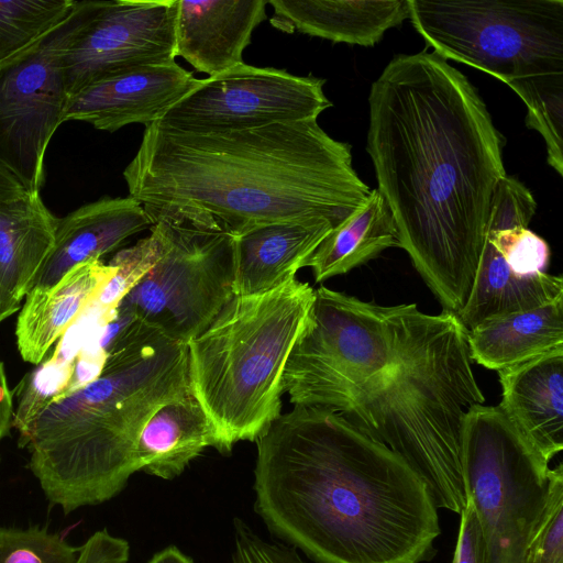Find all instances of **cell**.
Listing matches in <instances>:
<instances>
[{"instance_id": "3957f363", "label": "cell", "mask_w": 563, "mask_h": 563, "mask_svg": "<svg viewBox=\"0 0 563 563\" xmlns=\"http://www.w3.org/2000/svg\"><path fill=\"white\" fill-rule=\"evenodd\" d=\"M255 512L316 563H420L441 533L426 483L340 413L295 406L257 439Z\"/></svg>"}, {"instance_id": "f546056e", "label": "cell", "mask_w": 563, "mask_h": 563, "mask_svg": "<svg viewBox=\"0 0 563 563\" xmlns=\"http://www.w3.org/2000/svg\"><path fill=\"white\" fill-rule=\"evenodd\" d=\"M485 240L492 243L515 275L529 277L547 272L550 246L543 238L528 228L499 229L487 224Z\"/></svg>"}, {"instance_id": "277c9868", "label": "cell", "mask_w": 563, "mask_h": 563, "mask_svg": "<svg viewBox=\"0 0 563 563\" xmlns=\"http://www.w3.org/2000/svg\"><path fill=\"white\" fill-rule=\"evenodd\" d=\"M123 177L152 225L168 221L233 236L288 221L336 228L372 190L352 166L351 145L317 120L213 134L153 122Z\"/></svg>"}, {"instance_id": "ac0fdd59", "label": "cell", "mask_w": 563, "mask_h": 563, "mask_svg": "<svg viewBox=\"0 0 563 563\" xmlns=\"http://www.w3.org/2000/svg\"><path fill=\"white\" fill-rule=\"evenodd\" d=\"M334 228L325 220L288 221L234 236V296L265 292L294 279Z\"/></svg>"}, {"instance_id": "5b68a950", "label": "cell", "mask_w": 563, "mask_h": 563, "mask_svg": "<svg viewBox=\"0 0 563 563\" xmlns=\"http://www.w3.org/2000/svg\"><path fill=\"white\" fill-rule=\"evenodd\" d=\"M99 375L59 396L23 448L47 500L65 514L110 500L140 471L136 445L150 418L190 394L188 345L135 319L118 318Z\"/></svg>"}, {"instance_id": "e575fe53", "label": "cell", "mask_w": 563, "mask_h": 563, "mask_svg": "<svg viewBox=\"0 0 563 563\" xmlns=\"http://www.w3.org/2000/svg\"><path fill=\"white\" fill-rule=\"evenodd\" d=\"M13 400L8 386L5 372L0 361V441L10 433L13 427Z\"/></svg>"}, {"instance_id": "484cf974", "label": "cell", "mask_w": 563, "mask_h": 563, "mask_svg": "<svg viewBox=\"0 0 563 563\" xmlns=\"http://www.w3.org/2000/svg\"><path fill=\"white\" fill-rule=\"evenodd\" d=\"M527 107L526 125L545 141L548 163L563 175V73L534 76L508 85Z\"/></svg>"}, {"instance_id": "f1b7e54d", "label": "cell", "mask_w": 563, "mask_h": 563, "mask_svg": "<svg viewBox=\"0 0 563 563\" xmlns=\"http://www.w3.org/2000/svg\"><path fill=\"white\" fill-rule=\"evenodd\" d=\"M159 251L158 235L151 228L148 236L140 240L135 245L118 252L109 262L115 273L91 306H96L102 317H110L124 296L156 263Z\"/></svg>"}, {"instance_id": "2e32d148", "label": "cell", "mask_w": 563, "mask_h": 563, "mask_svg": "<svg viewBox=\"0 0 563 563\" xmlns=\"http://www.w3.org/2000/svg\"><path fill=\"white\" fill-rule=\"evenodd\" d=\"M151 227L141 202L130 196L103 197L79 207L58 218L53 250L31 289L55 284L73 267L100 260Z\"/></svg>"}, {"instance_id": "e0dca14e", "label": "cell", "mask_w": 563, "mask_h": 563, "mask_svg": "<svg viewBox=\"0 0 563 563\" xmlns=\"http://www.w3.org/2000/svg\"><path fill=\"white\" fill-rule=\"evenodd\" d=\"M115 269L101 260L79 264L47 287L26 294L16 328V344L22 358L38 365L53 345L93 303Z\"/></svg>"}, {"instance_id": "8992f818", "label": "cell", "mask_w": 563, "mask_h": 563, "mask_svg": "<svg viewBox=\"0 0 563 563\" xmlns=\"http://www.w3.org/2000/svg\"><path fill=\"white\" fill-rule=\"evenodd\" d=\"M313 299L314 289L296 278L265 292L234 296L187 343L190 393L221 454L240 441H257L280 415L285 365Z\"/></svg>"}, {"instance_id": "ffe728a7", "label": "cell", "mask_w": 563, "mask_h": 563, "mask_svg": "<svg viewBox=\"0 0 563 563\" xmlns=\"http://www.w3.org/2000/svg\"><path fill=\"white\" fill-rule=\"evenodd\" d=\"M472 362L500 371L563 349V295L532 309L484 319L467 330Z\"/></svg>"}, {"instance_id": "9c48e42d", "label": "cell", "mask_w": 563, "mask_h": 563, "mask_svg": "<svg viewBox=\"0 0 563 563\" xmlns=\"http://www.w3.org/2000/svg\"><path fill=\"white\" fill-rule=\"evenodd\" d=\"M159 256L114 310L188 343L234 297V236L155 222Z\"/></svg>"}, {"instance_id": "d6986e66", "label": "cell", "mask_w": 563, "mask_h": 563, "mask_svg": "<svg viewBox=\"0 0 563 563\" xmlns=\"http://www.w3.org/2000/svg\"><path fill=\"white\" fill-rule=\"evenodd\" d=\"M271 23L335 43L374 46L385 32L409 19L408 0H269Z\"/></svg>"}, {"instance_id": "ba28073f", "label": "cell", "mask_w": 563, "mask_h": 563, "mask_svg": "<svg viewBox=\"0 0 563 563\" xmlns=\"http://www.w3.org/2000/svg\"><path fill=\"white\" fill-rule=\"evenodd\" d=\"M467 498L477 512L486 563H526L550 494L549 463L499 406L476 405L464 420Z\"/></svg>"}, {"instance_id": "d4e9b609", "label": "cell", "mask_w": 563, "mask_h": 563, "mask_svg": "<svg viewBox=\"0 0 563 563\" xmlns=\"http://www.w3.org/2000/svg\"><path fill=\"white\" fill-rule=\"evenodd\" d=\"M76 0H0V63L25 51L65 20Z\"/></svg>"}, {"instance_id": "4dcf8cb0", "label": "cell", "mask_w": 563, "mask_h": 563, "mask_svg": "<svg viewBox=\"0 0 563 563\" xmlns=\"http://www.w3.org/2000/svg\"><path fill=\"white\" fill-rule=\"evenodd\" d=\"M526 563H563V465L550 471V494Z\"/></svg>"}, {"instance_id": "44dd1931", "label": "cell", "mask_w": 563, "mask_h": 563, "mask_svg": "<svg viewBox=\"0 0 563 563\" xmlns=\"http://www.w3.org/2000/svg\"><path fill=\"white\" fill-rule=\"evenodd\" d=\"M57 223L40 192L0 202V282L19 302L53 250Z\"/></svg>"}, {"instance_id": "7402d4cb", "label": "cell", "mask_w": 563, "mask_h": 563, "mask_svg": "<svg viewBox=\"0 0 563 563\" xmlns=\"http://www.w3.org/2000/svg\"><path fill=\"white\" fill-rule=\"evenodd\" d=\"M216 445L213 428L190 394L162 406L144 426L136 445L140 471L174 479L208 446Z\"/></svg>"}, {"instance_id": "cb8c5ba5", "label": "cell", "mask_w": 563, "mask_h": 563, "mask_svg": "<svg viewBox=\"0 0 563 563\" xmlns=\"http://www.w3.org/2000/svg\"><path fill=\"white\" fill-rule=\"evenodd\" d=\"M562 295L561 276H517L485 240L472 291L457 318L468 330L489 317L540 307Z\"/></svg>"}, {"instance_id": "6da1fadb", "label": "cell", "mask_w": 563, "mask_h": 563, "mask_svg": "<svg viewBox=\"0 0 563 563\" xmlns=\"http://www.w3.org/2000/svg\"><path fill=\"white\" fill-rule=\"evenodd\" d=\"M283 382L291 404L340 413L398 454L437 508L461 514L464 420L485 396L456 314L382 306L321 286Z\"/></svg>"}, {"instance_id": "1f68e13d", "label": "cell", "mask_w": 563, "mask_h": 563, "mask_svg": "<svg viewBox=\"0 0 563 563\" xmlns=\"http://www.w3.org/2000/svg\"><path fill=\"white\" fill-rule=\"evenodd\" d=\"M233 528V563H305L295 548L264 540L240 518Z\"/></svg>"}, {"instance_id": "5bb4252c", "label": "cell", "mask_w": 563, "mask_h": 563, "mask_svg": "<svg viewBox=\"0 0 563 563\" xmlns=\"http://www.w3.org/2000/svg\"><path fill=\"white\" fill-rule=\"evenodd\" d=\"M268 0H177L176 56L197 71L219 75L243 64Z\"/></svg>"}, {"instance_id": "52a82bcc", "label": "cell", "mask_w": 563, "mask_h": 563, "mask_svg": "<svg viewBox=\"0 0 563 563\" xmlns=\"http://www.w3.org/2000/svg\"><path fill=\"white\" fill-rule=\"evenodd\" d=\"M409 19L444 59L514 81L563 73V0H408Z\"/></svg>"}, {"instance_id": "83f0119b", "label": "cell", "mask_w": 563, "mask_h": 563, "mask_svg": "<svg viewBox=\"0 0 563 563\" xmlns=\"http://www.w3.org/2000/svg\"><path fill=\"white\" fill-rule=\"evenodd\" d=\"M80 550L46 528L0 527V563H77Z\"/></svg>"}, {"instance_id": "8d00e7d4", "label": "cell", "mask_w": 563, "mask_h": 563, "mask_svg": "<svg viewBox=\"0 0 563 563\" xmlns=\"http://www.w3.org/2000/svg\"><path fill=\"white\" fill-rule=\"evenodd\" d=\"M148 563H194V561L172 545L154 554Z\"/></svg>"}, {"instance_id": "d590c367", "label": "cell", "mask_w": 563, "mask_h": 563, "mask_svg": "<svg viewBox=\"0 0 563 563\" xmlns=\"http://www.w3.org/2000/svg\"><path fill=\"white\" fill-rule=\"evenodd\" d=\"M26 192L20 180L0 164V202L18 198Z\"/></svg>"}, {"instance_id": "9a60e30c", "label": "cell", "mask_w": 563, "mask_h": 563, "mask_svg": "<svg viewBox=\"0 0 563 563\" xmlns=\"http://www.w3.org/2000/svg\"><path fill=\"white\" fill-rule=\"evenodd\" d=\"M498 405L547 463L563 449V349L498 371Z\"/></svg>"}, {"instance_id": "7a4b0ae2", "label": "cell", "mask_w": 563, "mask_h": 563, "mask_svg": "<svg viewBox=\"0 0 563 563\" xmlns=\"http://www.w3.org/2000/svg\"><path fill=\"white\" fill-rule=\"evenodd\" d=\"M366 150L404 249L441 303L472 291L505 139L476 88L427 49L395 56L372 84Z\"/></svg>"}, {"instance_id": "d6a6232c", "label": "cell", "mask_w": 563, "mask_h": 563, "mask_svg": "<svg viewBox=\"0 0 563 563\" xmlns=\"http://www.w3.org/2000/svg\"><path fill=\"white\" fill-rule=\"evenodd\" d=\"M460 515L461 525L453 563H486L479 519L470 498Z\"/></svg>"}, {"instance_id": "30bf717a", "label": "cell", "mask_w": 563, "mask_h": 563, "mask_svg": "<svg viewBox=\"0 0 563 563\" xmlns=\"http://www.w3.org/2000/svg\"><path fill=\"white\" fill-rule=\"evenodd\" d=\"M102 0H80L69 15L25 51L0 63V164L29 194L45 181L44 157L64 123L68 95L64 55Z\"/></svg>"}, {"instance_id": "7c38bea8", "label": "cell", "mask_w": 563, "mask_h": 563, "mask_svg": "<svg viewBox=\"0 0 563 563\" xmlns=\"http://www.w3.org/2000/svg\"><path fill=\"white\" fill-rule=\"evenodd\" d=\"M177 0H102L64 55L68 98L87 85L176 58Z\"/></svg>"}, {"instance_id": "74e56055", "label": "cell", "mask_w": 563, "mask_h": 563, "mask_svg": "<svg viewBox=\"0 0 563 563\" xmlns=\"http://www.w3.org/2000/svg\"><path fill=\"white\" fill-rule=\"evenodd\" d=\"M20 308V302L15 300L2 286L0 282V323L16 312Z\"/></svg>"}, {"instance_id": "603a6c76", "label": "cell", "mask_w": 563, "mask_h": 563, "mask_svg": "<svg viewBox=\"0 0 563 563\" xmlns=\"http://www.w3.org/2000/svg\"><path fill=\"white\" fill-rule=\"evenodd\" d=\"M400 247L391 211L377 189L343 223L334 228L303 261L317 283L345 274L377 257L389 247Z\"/></svg>"}, {"instance_id": "4fadbf2b", "label": "cell", "mask_w": 563, "mask_h": 563, "mask_svg": "<svg viewBox=\"0 0 563 563\" xmlns=\"http://www.w3.org/2000/svg\"><path fill=\"white\" fill-rule=\"evenodd\" d=\"M198 80L175 62L113 75L70 96L63 121H82L108 132L132 123L146 126L156 122Z\"/></svg>"}, {"instance_id": "8fae6325", "label": "cell", "mask_w": 563, "mask_h": 563, "mask_svg": "<svg viewBox=\"0 0 563 563\" xmlns=\"http://www.w3.org/2000/svg\"><path fill=\"white\" fill-rule=\"evenodd\" d=\"M324 82L313 76L243 63L199 79L155 123L180 133L213 134L317 120L332 106L324 95Z\"/></svg>"}, {"instance_id": "4316f807", "label": "cell", "mask_w": 563, "mask_h": 563, "mask_svg": "<svg viewBox=\"0 0 563 563\" xmlns=\"http://www.w3.org/2000/svg\"><path fill=\"white\" fill-rule=\"evenodd\" d=\"M75 360L54 354L27 373L16 387L18 407L13 427L19 431V445L24 446L38 416L59 396L71 379Z\"/></svg>"}, {"instance_id": "836d02e7", "label": "cell", "mask_w": 563, "mask_h": 563, "mask_svg": "<svg viewBox=\"0 0 563 563\" xmlns=\"http://www.w3.org/2000/svg\"><path fill=\"white\" fill-rule=\"evenodd\" d=\"M130 545L106 529L95 532L82 545L77 563H126Z\"/></svg>"}]
</instances>
